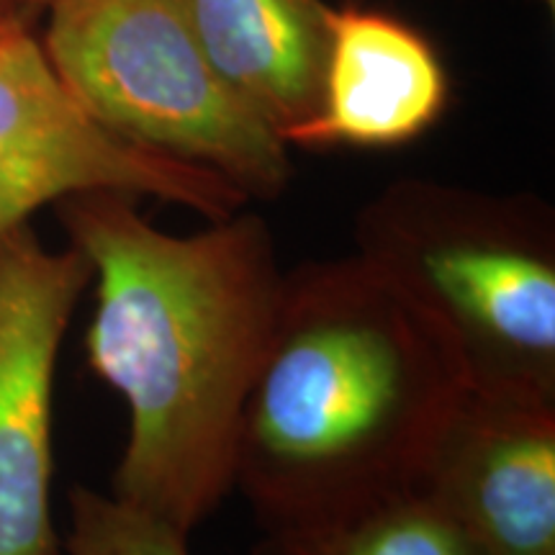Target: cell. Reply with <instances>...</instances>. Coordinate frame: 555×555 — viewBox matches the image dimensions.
<instances>
[{
	"label": "cell",
	"instance_id": "5b68a950",
	"mask_svg": "<svg viewBox=\"0 0 555 555\" xmlns=\"http://www.w3.org/2000/svg\"><path fill=\"white\" fill-rule=\"evenodd\" d=\"M90 191L152 196L208 221L245 208L219 172L137 147L69 95L26 24L0 34V242L41 206Z\"/></svg>",
	"mask_w": 555,
	"mask_h": 555
},
{
	"label": "cell",
	"instance_id": "ba28073f",
	"mask_svg": "<svg viewBox=\"0 0 555 555\" xmlns=\"http://www.w3.org/2000/svg\"><path fill=\"white\" fill-rule=\"evenodd\" d=\"M448 73L414 26L384 11H327V57L314 116L288 147H401L448 106Z\"/></svg>",
	"mask_w": 555,
	"mask_h": 555
},
{
	"label": "cell",
	"instance_id": "7c38bea8",
	"mask_svg": "<svg viewBox=\"0 0 555 555\" xmlns=\"http://www.w3.org/2000/svg\"><path fill=\"white\" fill-rule=\"evenodd\" d=\"M26 24V13L13 9L9 0H0V34L13 29V26Z\"/></svg>",
	"mask_w": 555,
	"mask_h": 555
},
{
	"label": "cell",
	"instance_id": "277c9868",
	"mask_svg": "<svg viewBox=\"0 0 555 555\" xmlns=\"http://www.w3.org/2000/svg\"><path fill=\"white\" fill-rule=\"evenodd\" d=\"M41 50L111 134L201 165L247 198L291 180L288 144L227 86L180 0H57Z\"/></svg>",
	"mask_w": 555,
	"mask_h": 555
},
{
	"label": "cell",
	"instance_id": "3957f363",
	"mask_svg": "<svg viewBox=\"0 0 555 555\" xmlns=\"http://www.w3.org/2000/svg\"><path fill=\"white\" fill-rule=\"evenodd\" d=\"M356 255L448 337L470 388L555 401V224L543 201L399 180L360 208Z\"/></svg>",
	"mask_w": 555,
	"mask_h": 555
},
{
	"label": "cell",
	"instance_id": "6da1fadb",
	"mask_svg": "<svg viewBox=\"0 0 555 555\" xmlns=\"http://www.w3.org/2000/svg\"><path fill=\"white\" fill-rule=\"evenodd\" d=\"M57 211L95 278L88 365L129 414L111 496L191 535L234 491L242 406L286 281L273 234L237 211L178 237L116 191Z\"/></svg>",
	"mask_w": 555,
	"mask_h": 555
},
{
	"label": "cell",
	"instance_id": "8fae6325",
	"mask_svg": "<svg viewBox=\"0 0 555 555\" xmlns=\"http://www.w3.org/2000/svg\"><path fill=\"white\" fill-rule=\"evenodd\" d=\"M189 538L111 494L69 491L67 555H191Z\"/></svg>",
	"mask_w": 555,
	"mask_h": 555
},
{
	"label": "cell",
	"instance_id": "9c48e42d",
	"mask_svg": "<svg viewBox=\"0 0 555 555\" xmlns=\"http://www.w3.org/2000/svg\"><path fill=\"white\" fill-rule=\"evenodd\" d=\"M227 86L286 142L314 116L327 57L324 0H180Z\"/></svg>",
	"mask_w": 555,
	"mask_h": 555
},
{
	"label": "cell",
	"instance_id": "8992f818",
	"mask_svg": "<svg viewBox=\"0 0 555 555\" xmlns=\"http://www.w3.org/2000/svg\"><path fill=\"white\" fill-rule=\"evenodd\" d=\"M93 281L75 245L31 224L0 242V555H60L52 519V416L60 345Z\"/></svg>",
	"mask_w": 555,
	"mask_h": 555
},
{
	"label": "cell",
	"instance_id": "52a82bcc",
	"mask_svg": "<svg viewBox=\"0 0 555 555\" xmlns=\"http://www.w3.org/2000/svg\"><path fill=\"white\" fill-rule=\"evenodd\" d=\"M416 494L478 555H555V401L468 388Z\"/></svg>",
	"mask_w": 555,
	"mask_h": 555
},
{
	"label": "cell",
	"instance_id": "4fadbf2b",
	"mask_svg": "<svg viewBox=\"0 0 555 555\" xmlns=\"http://www.w3.org/2000/svg\"><path fill=\"white\" fill-rule=\"evenodd\" d=\"M13 9H18L21 13L26 11H37V9H50L52 3H57V0H9Z\"/></svg>",
	"mask_w": 555,
	"mask_h": 555
},
{
	"label": "cell",
	"instance_id": "7a4b0ae2",
	"mask_svg": "<svg viewBox=\"0 0 555 555\" xmlns=\"http://www.w3.org/2000/svg\"><path fill=\"white\" fill-rule=\"evenodd\" d=\"M468 388L448 337L358 255L288 270L242 406L234 491L260 530L416 494Z\"/></svg>",
	"mask_w": 555,
	"mask_h": 555
},
{
	"label": "cell",
	"instance_id": "30bf717a",
	"mask_svg": "<svg viewBox=\"0 0 555 555\" xmlns=\"http://www.w3.org/2000/svg\"><path fill=\"white\" fill-rule=\"evenodd\" d=\"M249 555H478L422 494L335 522L262 530Z\"/></svg>",
	"mask_w": 555,
	"mask_h": 555
}]
</instances>
